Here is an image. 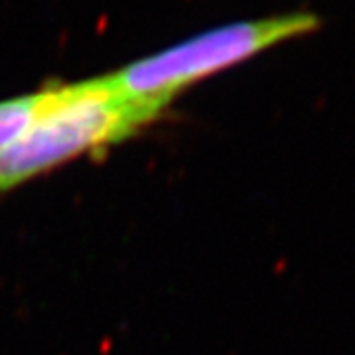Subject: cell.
I'll return each instance as SVG.
<instances>
[{"mask_svg":"<svg viewBox=\"0 0 355 355\" xmlns=\"http://www.w3.org/2000/svg\"><path fill=\"white\" fill-rule=\"evenodd\" d=\"M44 89L34 95L0 103V154L20 139L42 111Z\"/></svg>","mask_w":355,"mask_h":355,"instance_id":"3","label":"cell"},{"mask_svg":"<svg viewBox=\"0 0 355 355\" xmlns=\"http://www.w3.org/2000/svg\"><path fill=\"white\" fill-rule=\"evenodd\" d=\"M158 114V109L121 93L109 76L44 89L36 121L0 154V191L79 154L128 139Z\"/></svg>","mask_w":355,"mask_h":355,"instance_id":"1","label":"cell"},{"mask_svg":"<svg viewBox=\"0 0 355 355\" xmlns=\"http://www.w3.org/2000/svg\"><path fill=\"white\" fill-rule=\"evenodd\" d=\"M320 26L322 18L308 10L231 22L142 58L109 73V77L121 93L162 113L186 87L251 60L282 42L308 36Z\"/></svg>","mask_w":355,"mask_h":355,"instance_id":"2","label":"cell"}]
</instances>
